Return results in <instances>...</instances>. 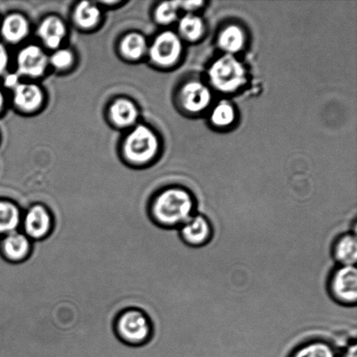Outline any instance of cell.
Instances as JSON below:
<instances>
[{
	"label": "cell",
	"instance_id": "6da1fadb",
	"mask_svg": "<svg viewBox=\"0 0 357 357\" xmlns=\"http://www.w3.org/2000/svg\"><path fill=\"white\" fill-rule=\"evenodd\" d=\"M195 196L188 189L172 187L155 196L151 215L157 225L167 230H178L197 213Z\"/></svg>",
	"mask_w": 357,
	"mask_h": 357
},
{
	"label": "cell",
	"instance_id": "7a4b0ae2",
	"mask_svg": "<svg viewBox=\"0 0 357 357\" xmlns=\"http://www.w3.org/2000/svg\"><path fill=\"white\" fill-rule=\"evenodd\" d=\"M328 296L337 305L356 309L357 305L356 266L335 265L326 282Z\"/></svg>",
	"mask_w": 357,
	"mask_h": 357
},
{
	"label": "cell",
	"instance_id": "3957f363",
	"mask_svg": "<svg viewBox=\"0 0 357 357\" xmlns=\"http://www.w3.org/2000/svg\"><path fill=\"white\" fill-rule=\"evenodd\" d=\"M210 82L222 93H233L246 82V69L234 55L225 54L213 63L208 71Z\"/></svg>",
	"mask_w": 357,
	"mask_h": 357
},
{
	"label": "cell",
	"instance_id": "277c9868",
	"mask_svg": "<svg viewBox=\"0 0 357 357\" xmlns=\"http://www.w3.org/2000/svg\"><path fill=\"white\" fill-rule=\"evenodd\" d=\"M116 330L128 345L138 347L151 337L153 327L148 314L138 310H128L119 316Z\"/></svg>",
	"mask_w": 357,
	"mask_h": 357
},
{
	"label": "cell",
	"instance_id": "5b68a950",
	"mask_svg": "<svg viewBox=\"0 0 357 357\" xmlns=\"http://www.w3.org/2000/svg\"><path fill=\"white\" fill-rule=\"evenodd\" d=\"M159 142L151 129L139 125L128 135L125 142L126 156L132 162H146L156 155Z\"/></svg>",
	"mask_w": 357,
	"mask_h": 357
},
{
	"label": "cell",
	"instance_id": "8992f818",
	"mask_svg": "<svg viewBox=\"0 0 357 357\" xmlns=\"http://www.w3.org/2000/svg\"><path fill=\"white\" fill-rule=\"evenodd\" d=\"M178 234L185 246L201 250L211 244L215 227L209 217L197 212L178 229Z\"/></svg>",
	"mask_w": 357,
	"mask_h": 357
},
{
	"label": "cell",
	"instance_id": "52a82bcc",
	"mask_svg": "<svg viewBox=\"0 0 357 357\" xmlns=\"http://www.w3.org/2000/svg\"><path fill=\"white\" fill-rule=\"evenodd\" d=\"M182 54L181 38L173 31H164L157 36L149 49V55L157 65L169 66L178 61Z\"/></svg>",
	"mask_w": 357,
	"mask_h": 357
},
{
	"label": "cell",
	"instance_id": "ba28073f",
	"mask_svg": "<svg viewBox=\"0 0 357 357\" xmlns=\"http://www.w3.org/2000/svg\"><path fill=\"white\" fill-rule=\"evenodd\" d=\"M24 234L33 240L47 237L52 227V216L49 210L42 205H34L28 210L23 219Z\"/></svg>",
	"mask_w": 357,
	"mask_h": 357
},
{
	"label": "cell",
	"instance_id": "9c48e42d",
	"mask_svg": "<svg viewBox=\"0 0 357 357\" xmlns=\"http://www.w3.org/2000/svg\"><path fill=\"white\" fill-rule=\"evenodd\" d=\"M212 94L208 86L198 80H191L182 86L180 101L182 107L190 113H199L209 106Z\"/></svg>",
	"mask_w": 357,
	"mask_h": 357
},
{
	"label": "cell",
	"instance_id": "30bf717a",
	"mask_svg": "<svg viewBox=\"0 0 357 357\" xmlns=\"http://www.w3.org/2000/svg\"><path fill=\"white\" fill-rule=\"evenodd\" d=\"M47 64V54L37 45H28L17 55V68L20 75L37 78L43 75Z\"/></svg>",
	"mask_w": 357,
	"mask_h": 357
},
{
	"label": "cell",
	"instance_id": "8fae6325",
	"mask_svg": "<svg viewBox=\"0 0 357 357\" xmlns=\"http://www.w3.org/2000/svg\"><path fill=\"white\" fill-rule=\"evenodd\" d=\"M331 255L337 265L356 266V229L342 233L335 238L331 247Z\"/></svg>",
	"mask_w": 357,
	"mask_h": 357
},
{
	"label": "cell",
	"instance_id": "7c38bea8",
	"mask_svg": "<svg viewBox=\"0 0 357 357\" xmlns=\"http://www.w3.org/2000/svg\"><path fill=\"white\" fill-rule=\"evenodd\" d=\"M288 357H341V354L331 342L317 337L301 342Z\"/></svg>",
	"mask_w": 357,
	"mask_h": 357
},
{
	"label": "cell",
	"instance_id": "4fadbf2b",
	"mask_svg": "<svg viewBox=\"0 0 357 357\" xmlns=\"http://www.w3.org/2000/svg\"><path fill=\"white\" fill-rule=\"evenodd\" d=\"M1 252L7 260L12 262H20L29 257L31 250V243L26 234L20 232H13L3 238L0 244Z\"/></svg>",
	"mask_w": 357,
	"mask_h": 357
},
{
	"label": "cell",
	"instance_id": "5bb4252c",
	"mask_svg": "<svg viewBox=\"0 0 357 357\" xmlns=\"http://www.w3.org/2000/svg\"><path fill=\"white\" fill-rule=\"evenodd\" d=\"M38 34L48 48L56 49L65 37L66 26L59 17H48L38 26Z\"/></svg>",
	"mask_w": 357,
	"mask_h": 357
},
{
	"label": "cell",
	"instance_id": "9a60e30c",
	"mask_svg": "<svg viewBox=\"0 0 357 357\" xmlns=\"http://www.w3.org/2000/svg\"><path fill=\"white\" fill-rule=\"evenodd\" d=\"M43 101V93L33 84H19L14 87V102L21 110L31 112L36 110Z\"/></svg>",
	"mask_w": 357,
	"mask_h": 357
},
{
	"label": "cell",
	"instance_id": "2e32d148",
	"mask_svg": "<svg viewBox=\"0 0 357 357\" xmlns=\"http://www.w3.org/2000/svg\"><path fill=\"white\" fill-rule=\"evenodd\" d=\"M0 31L3 40L9 43H17L27 36L29 24L21 14H10L3 19Z\"/></svg>",
	"mask_w": 357,
	"mask_h": 357
},
{
	"label": "cell",
	"instance_id": "e0dca14e",
	"mask_svg": "<svg viewBox=\"0 0 357 357\" xmlns=\"http://www.w3.org/2000/svg\"><path fill=\"white\" fill-rule=\"evenodd\" d=\"M246 36L241 27L236 24H230L220 31L218 45L227 54L234 55L243 50Z\"/></svg>",
	"mask_w": 357,
	"mask_h": 357
},
{
	"label": "cell",
	"instance_id": "ac0fdd59",
	"mask_svg": "<svg viewBox=\"0 0 357 357\" xmlns=\"http://www.w3.org/2000/svg\"><path fill=\"white\" fill-rule=\"evenodd\" d=\"M22 222L19 206L12 202L0 201V234L16 232Z\"/></svg>",
	"mask_w": 357,
	"mask_h": 357
},
{
	"label": "cell",
	"instance_id": "d6986e66",
	"mask_svg": "<svg viewBox=\"0 0 357 357\" xmlns=\"http://www.w3.org/2000/svg\"><path fill=\"white\" fill-rule=\"evenodd\" d=\"M110 114L114 124L119 127H128L137 121L138 110L132 101L120 99L112 105Z\"/></svg>",
	"mask_w": 357,
	"mask_h": 357
},
{
	"label": "cell",
	"instance_id": "ffe728a7",
	"mask_svg": "<svg viewBox=\"0 0 357 357\" xmlns=\"http://www.w3.org/2000/svg\"><path fill=\"white\" fill-rule=\"evenodd\" d=\"M178 31L185 38L189 41L199 40L204 33L205 28L201 17L188 14L178 23Z\"/></svg>",
	"mask_w": 357,
	"mask_h": 357
},
{
	"label": "cell",
	"instance_id": "44dd1931",
	"mask_svg": "<svg viewBox=\"0 0 357 357\" xmlns=\"http://www.w3.org/2000/svg\"><path fill=\"white\" fill-rule=\"evenodd\" d=\"M100 12L98 6L91 2L79 3L76 7L75 17L76 23L82 28H92L100 20Z\"/></svg>",
	"mask_w": 357,
	"mask_h": 357
},
{
	"label": "cell",
	"instance_id": "7402d4cb",
	"mask_svg": "<svg viewBox=\"0 0 357 357\" xmlns=\"http://www.w3.org/2000/svg\"><path fill=\"white\" fill-rule=\"evenodd\" d=\"M121 48L122 54L126 57L138 59L142 58L146 51V41L142 34L130 33L123 38Z\"/></svg>",
	"mask_w": 357,
	"mask_h": 357
},
{
	"label": "cell",
	"instance_id": "603a6c76",
	"mask_svg": "<svg viewBox=\"0 0 357 357\" xmlns=\"http://www.w3.org/2000/svg\"><path fill=\"white\" fill-rule=\"evenodd\" d=\"M236 120V110L229 102L223 101L213 108L211 121L216 127H227Z\"/></svg>",
	"mask_w": 357,
	"mask_h": 357
},
{
	"label": "cell",
	"instance_id": "cb8c5ba5",
	"mask_svg": "<svg viewBox=\"0 0 357 357\" xmlns=\"http://www.w3.org/2000/svg\"><path fill=\"white\" fill-rule=\"evenodd\" d=\"M178 1L163 2L155 10L157 22L169 24L176 21L178 15Z\"/></svg>",
	"mask_w": 357,
	"mask_h": 357
},
{
	"label": "cell",
	"instance_id": "d4e9b609",
	"mask_svg": "<svg viewBox=\"0 0 357 357\" xmlns=\"http://www.w3.org/2000/svg\"><path fill=\"white\" fill-rule=\"evenodd\" d=\"M73 56L71 52L66 49H59L51 56L50 62L55 68L65 69L72 64Z\"/></svg>",
	"mask_w": 357,
	"mask_h": 357
},
{
	"label": "cell",
	"instance_id": "484cf974",
	"mask_svg": "<svg viewBox=\"0 0 357 357\" xmlns=\"http://www.w3.org/2000/svg\"><path fill=\"white\" fill-rule=\"evenodd\" d=\"M8 66V54L5 47L2 43H0V75H2L6 72Z\"/></svg>",
	"mask_w": 357,
	"mask_h": 357
},
{
	"label": "cell",
	"instance_id": "4316f807",
	"mask_svg": "<svg viewBox=\"0 0 357 357\" xmlns=\"http://www.w3.org/2000/svg\"><path fill=\"white\" fill-rule=\"evenodd\" d=\"M203 3H204L203 1H178V7L180 9L188 10V12H192V10L199 8Z\"/></svg>",
	"mask_w": 357,
	"mask_h": 357
},
{
	"label": "cell",
	"instance_id": "83f0119b",
	"mask_svg": "<svg viewBox=\"0 0 357 357\" xmlns=\"http://www.w3.org/2000/svg\"><path fill=\"white\" fill-rule=\"evenodd\" d=\"M19 84V75H15V73H13V75H9L6 77V86L13 87V89H14V87H16Z\"/></svg>",
	"mask_w": 357,
	"mask_h": 357
},
{
	"label": "cell",
	"instance_id": "f1b7e54d",
	"mask_svg": "<svg viewBox=\"0 0 357 357\" xmlns=\"http://www.w3.org/2000/svg\"><path fill=\"white\" fill-rule=\"evenodd\" d=\"M3 105V97L1 91H0V111H1Z\"/></svg>",
	"mask_w": 357,
	"mask_h": 357
}]
</instances>
